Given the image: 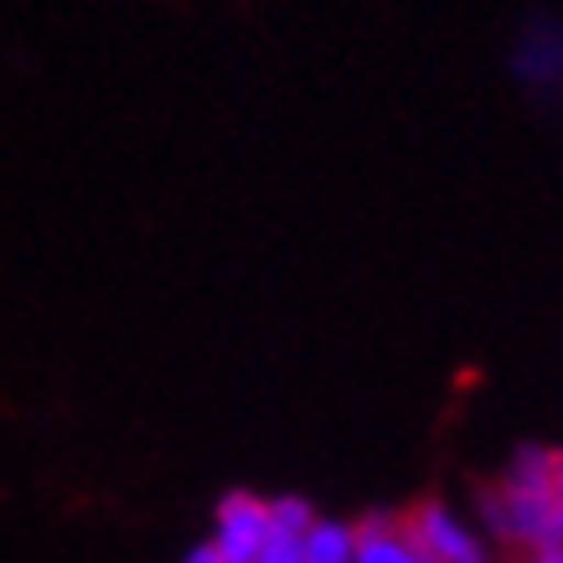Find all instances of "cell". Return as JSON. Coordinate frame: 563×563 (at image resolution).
I'll return each mask as SVG.
<instances>
[{
    "mask_svg": "<svg viewBox=\"0 0 563 563\" xmlns=\"http://www.w3.org/2000/svg\"><path fill=\"white\" fill-rule=\"evenodd\" d=\"M404 528H409V538L424 548L434 563H486V543H481L476 532L465 528L444 501H419V507L404 517Z\"/></svg>",
    "mask_w": 563,
    "mask_h": 563,
    "instance_id": "3957f363",
    "label": "cell"
},
{
    "mask_svg": "<svg viewBox=\"0 0 563 563\" xmlns=\"http://www.w3.org/2000/svg\"><path fill=\"white\" fill-rule=\"evenodd\" d=\"M269 543V501L254 492H228L212 517V553L218 563H254L258 548Z\"/></svg>",
    "mask_w": 563,
    "mask_h": 563,
    "instance_id": "7a4b0ae2",
    "label": "cell"
},
{
    "mask_svg": "<svg viewBox=\"0 0 563 563\" xmlns=\"http://www.w3.org/2000/svg\"><path fill=\"white\" fill-rule=\"evenodd\" d=\"M553 507H559V532L553 538H563V450H559V471H553Z\"/></svg>",
    "mask_w": 563,
    "mask_h": 563,
    "instance_id": "ba28073f",
    "label": "cell"
},
{
    "mask_svg": "<svg viewBox=\"0 0 563 563\" xmlns=\"http://www.w3.org/2000/svg\"><path fill=\"white\" fill-rule=\"evenodd\" d=\"M306 563H357V538L336 517H316V528L300 538Z\"/></svg>",
    "mask_w": 563,
    "mask_h": 563,
    "instance_id": "5b68a950",
    "label": "cell"
},
{
    "mask_svg": "<svg viewBox=\"0 0 563 563\" xmlns=\"http://www.w3.org/2000/svg\"><path fill=\"white\" fill-rule=\"evenodd\" d=\"M538 559H543V563H563V538H553V543H548Z\"/></svg>",
    "mask_w": 563,
    "mask_h": 563,
    "instance_id": "9c48e42d",
    "label": "cell"
},
{
    "mask_svg": "<svg viewBox=\"0 0 563 563\" xmlns=\"http://www.w3.org/2000/svg\"><path fill=\"white\" fill-rule=\"evenodd\" d=\"M316 528V507L300 496H269V532L279 538H306Z\"/></svg>",
    "mask_w": 563,
    "mask_h": 563,
    "instance_id": "8992f818",
    "label": "cell"
},
{
    "mask_svg": "<svg viewBox=\"0 0 563 563\" xmlns=\"http://www.w3.org/2000/svg\"><path fill=\"white\" fill-rule=\"evenodd\" d=\"M352 538H357V563H434L424 548L409 538L404 517L377 512V517H367V522H357Z\"/></svg>",
    "mask_w": 563,
    "mask_h": 563,
    "instance_id": "277c9868",
    "label": "cell"
},
{
    "mask_svg": "<svg viewBox=\"0 0 563 563\" xmlns=\"http://www.w3.org/2000/svg\"><path fill=\"white\" fill-rule=\"evenodd\" d=\"M181 563H218V553H212V548H191Z\"/></svg>",
    "mask_w": 563,
    "mask_h": 563,
    "instance_id": "30bf717a",
    "label": "cell"
},
{
    "mask_svg": "<svg viewBox=\"0 0 563 563\" xmlns=\"http://www.w3.org/2000/svg\"><path fill=\"white\" fill-rule=\"evenodd\" d=\"M522 563H543V559H538V553H532V559H522Z\"/></svg>",
    "mask_w": 563,
    "mask_h": 563,
    "instance_id": "8fae6325",
    "label": "cell"
},
{
    "mask_svg": "<svg viewBox=\"0 0 563 563\" xmlns=\"http://www.w3.org/2000/svg\"><path fill=\"white\" fill-rule=\"evenodd\" d=\"M553 471H559V450L543 444H522L507 471L496 476L492 492H481V512L486 528L501 543H517L528 553H543L559 532V507H553Z\"/></svg>",
    "mask_w": 563,
    "mask_h": 563,
    "instance_id": "6da1fadb",
    "label": "cell"
},
{
    "mask_svg": "<svg viewBox=\"0 0 563 563\" xmlns=\"http://www.w3.org/2000/svg\"><path fill=\"white\" fill-rule=\"evenodd\" d=\"M254 563H306V553H300V538H279V532H269V543L258 548Z\"/></svg>",
    "mask_w": 563,
    "mask_h": 563,
    "instance_id": "52a82bcc",
    "label": "cell"
}]
</instances>
